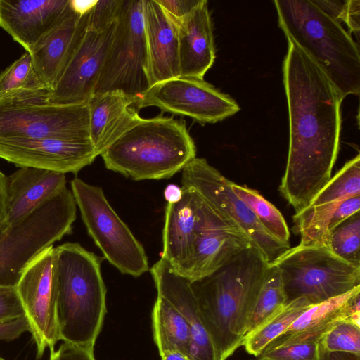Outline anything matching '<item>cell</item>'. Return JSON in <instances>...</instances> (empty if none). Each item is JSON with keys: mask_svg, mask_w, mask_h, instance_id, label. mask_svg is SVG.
Here are the masks:
<instances>
[{"mask_svg": "<svg viewBox=\"0 0 360 360\" xmlns=\"http://www.w3.org/2000/svg\"><path fill=\"white\" fill-rule=\"evenodd\" d=\"M288 41L283 75L290 139L279 191L297 212L332 177L344 98L321 68L295 43Z\"/></svg>", "mask_w": 360, "mask_h": 360, "instance_id": "obj_1", "label": "cell"}, {"mask_svg": "<svg viewBox=\"0 0 360 360\" xmlns=\"http://www.w3.org/2000/svg\"><path fill=\"white\" fill-rule=\"evenodd\" d=\"M269 264L251 247L211 275L191 283L202 321L223 360L243 344Z\"/></svg>", "mask_w": 360, "mask_h": 360, "instance_id": "obj_2", "label": "cell"}, {"mask_svg": "<svg viewBox=\"0 0 360 360\" xmlns=\"http://www.w3.org/2000/svg\"><path fill=\"white\" fill-rule=\"evenodd\" d=\"M105 167L134 181L169 179L196 158L184 120L141 117L101 154Z\"/></svg>", "mask_w": 360, "mask_h": 360, "instance_id": "obj_3", "label": "cell"}, {"mask_svg": "<svg viewBox=\"0 0 360 360\" xmlns=\"http://www.w3.org/2000/svg\"><path fill=\"white\" fill-rule=\"evenodd\" d=\"M278 25L288 41L302 49L325 72L343 98L359 94L360 53L341 23L313 0L274 1Z\"/></svg>", "mask_w": 360, "mask_h": 360, "instance_id": "obj_4", "label": "cell"}, {"mask_svg": "<svg viewBox=\"0 0 360 360\" xmlns=\"http://www.w3.org/2000/svg\"><path fill=\"white\" fill-rule=\"evenodd\" d=\"M56 250L60 340L94 352L106 314L102 259L77 243Z\"/></svg>", "mask_w": 360, "mask_h": 360, "instance_id": "obj_5", "label": "cell"}, {"mask_svg": "<svg viewBox=\"0 0 360 360\" xmlns=\"http://www.w3.org/2000/svg\"><path fill=\"white\" fill-rule=\"evenodd\" d=\"M49 91L20 89L0 95V141H90L87 102L52 104Z\"/></svg>", "mask_w": 360, "mask_h": 360, "instance_id": "obj_6", "label": "cell"}, {"mask_svg": "<svg viewBox=\"0 0 360 360\" xmlns=\"http://www.w3.org/2000/svg\"><path fill=\"white\" fill-rule=\"evenodd\" d=\"M76 202L65 188L19 223L0 233V286L15 287L29 262L43 250L70 233Z\"/></svg>", "mask_w": 360, "mask_h": 360, "instance_id": "obj_7", "label": "cell"}, {"mask_svg": "<svg viewBox=\"0 0 360 360\" xmlns=\"http://www.w3.org/2000/svg\"><path fill=\"white\" fill-rule=\"evenodd\" d=\"M271 264L280 271L285 304L304 298L315 304L360 285V267L342 259L326 245L299 244Z\"/></svg>", "mask_w": 360, "mask_h": 360, "instance_id": "obj_8", "label": "cell"}, {"mask_svg": "<svg viewBox=\"0 0 360 360\" xmlns=\"http://www.w3.org/2000/svg\"><path fill=\"white\" fill-rule=\"evenodd\" d=\"M71 191L89 235L121 273L139 277L149 270L143 247L107 200L101 188L79 178Z\"/></svg>", "mask_w": 360, "mask_h": 360, "instance_id": "obj_9", "label": "cell"}, {"mask_svg": "<svg viewBox=\"0 0 360 360\" xmlns=\"http://www.w3.org/2000/svg\"><path fill=\"white\" fill-rule=\"evenodd\" d=\"M182 189L194 192L205 202L233 222L252 245L271 264L290 248L269 234L249 207L232 191L231 181L204 158H195L181 170Z\"/></svg>", "mask_w": 360, "mask_h": 360, "instance_id": "obj_10", "label": "cell"}, {"mask_svg": "<svg viewBox=\"0 0 360 360\" xmlns=\"http://www.w3.org/2000/svg\"><path fill=\"white\" fill-rule=\"evenodd\" d=\"M143 4V0H122L113 40L94 94L121 90L137 96L148 88Z\"/></svg>", "mask_w": 360, "mask_h": 360, "instance_id": "obj_11", "label": "cell"}, {"mask_svg": "<svg viewBox=\"0 0 360 360\" xmlns=\"http://www.w3.org/2000/svg\"><path fill=\"white\" fill-rule=\"evenodd\" d=\"M15 290L36 345L37 359L60 340L58 321L57 255L53 245L34 257L22 270Z\"/></svg>", "mask_w": 360, "mask_h": 360, "instance_id": "obj_12", "label": "cell"}, {"mask_svg": "<svg viewBox=\"0 0 360 360\" xmlns=\"http://www.w3.org/2000/svg\"><path fill=\"white\" fill-rule=\"evenodd\" d=\"M134 106L136 110L156 107L202 124L221 121L240 110L235 100L203 79L181 76L148 87L136 96Z\"/></svg>", "mask_w": 360, "mask_h": 360, "instance_id": "obj_13", "label": "cell"}, {"mask_svg": "<svg viewBox=\"0 0 360 360\" xmlns=\"http://www.w3.org/2000/svg\"><path fill=\"white\" fill-rule=\"evenodd\" d=\"M196 196V239L192 257L183 275L191 283L211 275L240 252L253 247L243 231Z\"/></svg>", "mask_w": 360, "mask_h": 360, "instance_id": "obj_14", "label": "cell"}, {"mask_svg": "<svg viewBox=\"0 0 360 360\" xmlns=\"http://www.w3.org/2000/svg\"><path fill=\"white\" fill-rule=\"evenodd\" d=\"M117 20L101 31L86 30L61 76L49 91L55 105L86 103L94 94L107 59Z\"/></svg>", "mask_w": 360, "mask_h": 360, "instance_id": "obj_15", "label": "cell"}, {"mask_svg": "<svg viewBox=\"0 0 360 360\" xmlns=\"http://www.w3.org/2000/svg\"><path fill=\"white\" fill-rule=\"evenodd\" d=\"M360 195V155L357 154L330 178L307 206L293 216L302 245L328 243V224L338 205L346 198Z\"/></svg>", "mask_w": 360, "mask_h": 360, "instance_id": "obj_16", "label": "cell"}, {"mask_svg": "<svg viewBox=\"0 0 360 360\" xmlns=\"http://www.w3.org/2000/svg\"><path fill=\"white\" fill-rule=\"evenodd\" d=\"M93 2L72 0L63 19L30 53L34 69L50 91L61 76L86 30Z\"/></svg>", "mask_w": 360, "mask_h": 360, "instance_id": "obj_17", "label": "cell"}, {"mask_svg": "<svg viewBox=\"0 0 360 360\" xmlns=\"http://www.w3.org/2000/svg\"><path fill=\"white\" fill-rule=\"evenodd\" d=\"M98 156L90 141L58 139L0 141V158L20 167L77 174Z\"/></svg>", "mask_w": 360, "mask_h": 360, "instance_id": "obj_18", "label": "cell"}, {"mask_svg": "<svg viewBox=\"0 0 360 360\" xmlns=\"http://www.w3.org/2000/svg\"><path fill=\"white\" fill-rule=\"evenodd\" d=\"M158 295L169 302L186 321L191 334V360H223L202 321L191 283L160 259L150 269Z\"/></svg>", "mask_w": 360, "mask_h": 360, "instance_id": "obj_19", "label": "cell"}, {"mask_svg": "<svg viewBox=\"0 0 360 360\" xmlns=\"http://www.w3.org/2000/svg\"><path fill=\"white\" fill-rule=\"evenodd\" d=\"M143 15L146 75L150 87L180 77L178 29L176 20L156 0H143Z\"/></svg>", "mask_w": 360, "mask_h": 360, "instance_id": "obj_20", "label": "cell"}, {"mask_svg": "<svg viewBox=\"0 0 360 360\" xmlns=\"http://www.w3.org/2000/svg\"><path fill=\"white\" fill-rule=\"evenodd\" d=\"M72 0H0V27L27 52L63 19Z\"/></svg>", "mask_w": 360, "mask_h": 360, "instance_id": "obj_21", "label": "cell"}, {"mask_svg": "<svg viewBox=\"0 0 360 360\" xmlns=\"http://www.w3.org/2000/svg\"><path fill=\"white\" fill-rule=\"evenodd\" d=\"M6 225L25 219L66 187L65 174L34 167H20L7 176Z\"/></svg>", "mask_w": 360, "mask_h": 360, "instance_id": "obj_22", "label": "cell"}, {"mask_svg": "<svg viewBox=\"0 0 360 360\" xmlns=\"http://www.w3.org/2000/svg\"><path fill=\"white\" fill-rule=\"evenodd\" d=\"M176 24L180 76L203 79L215 59L213 27L207 1L200 0Z\"/></svg>", "mask_w": 360, "mask_h": 360, "instance_id": "obj_23", "label": "cell"}, {"mask_svg": "<svg viewBox=\"0 0 360 360\" xmlns=\"http://www.w3.org/2000/svg\"><path fill=\"white\" fill-rule=\"evenodd\" d=\"M182 191L178 202L166 206L161 256L181 276L193 253L198 224V198L189 189Z\"/></svg>", "mask_w": 360, "mask_h": 360, "instance_id": "obj_24", "label": "cell"}, {"mask_svg": "<svg viewBox=\"0 0 360 360\" xmlns=\"http://www.w3.org/2000/svg\"><path fill=\"white\" fill-rule=\"evenodd\" d=\"M135 102L136 96L121 90L94 94L88 100L89 137L98 155L141 118Z\"/></svg>", "mask_w": 360, "mask_h": 360, "instance_id": "obj_25", "label": "cell"}, {"mask_svg": "<svg viewBox=\"0 0 360 360\" xmlns=\"http://www.w3.org/2000/svg\"><path fill=\"white\" fill-rule=\"evenodd\" d=\"M359 294L360 285L343 295L310 305L264 350L298 343L319 344L333 325L348 318L350 304Z\"/></svg>", "mask_w": 360, "mask_h": 360, "instance_id": "obj_26", "label": "cell"}, {"mask_svg": "<svg viewBox=\"0 0 360 360\" xmlns=\"http://www.w3.org/2000/svg\"><path fill=\"white\" fill-rule=\"evenodd\" d=\"M154 341L159 354L165 350H179L188 356L191 334L181 314L165 298L158 295L152 311Z\"/></svg>", "mask_w": 360, "mask_h": 360, "instance_id": "obj_27", "label": "cell"}, {"mask_svg": "<svg viewBox=\"0 0 360 360\" xmlns=\"http://www.w3.org/2000/svg\"><path fill=\"white\" fill-rule=\"evenodd\" d=\"M311 304L304 298H297L285 304L245 336L243 345L246 352L258 357Z\"/></svg>", "mask_w": 360, "mask_h": 360, "instance_id": "obj_28", "label": "cell"}, {"mask_svg": "<svg viewBox=\"0 0 360 360\" xmlns=\"http://www.w3.org/2000/svg\"><path fill=\"white\" fill-rule=\"evenodd\" d=\"M231 188L236 195L252 211L264 229L276 239L290 244V231L280 211L257 191L232 181Z\"/></svg>", "mask_w": 360, "mask_h": 360, "instance_id": "obj_29", "label": "cell"}, {"mask_svg": "<svg viewBox=\"0 0 360 360\" xmlns=\"http://www.w3.org/2000/svg\"><path fill=\"white\" fill-rule=\"evenodd\" d=\"M285 304V297L280 271L274 264H269L248 320L247 335Z\"/></svg>", "mask_w": 360, "mask_h": 360, "instance_id": "obj_30", "label": "cell"}, {"mask_svg": "<svg viewBox=\"0 0 360 360\" xmlns=\"http://www.w3.org/2000/svg\"><path fill=\"white\" fill-rule=\"evenodd\" d=\"M328 245L338 256L360 267V212L352 215L328 233Z\"/></svg>", "mask_w": 360, "mask_h": 360, "instance_id": "obj_31", "label": "cell"}, {"mask_svg": "<svg viewBox=\"0 0 360 360\" xmlns=\"http://www.w3.org/2000/svg\"><path fill=\"white\" fill-rule=\"evenodd\" d=\"M48 89L37 76L29 52L25 51L0 73V95L20 89Z\"/></svg>", "mask_w": 360, "mask_h": 360, "instance_id": "obj_32", "label": "cell"}, {"mask_svg": "<svg viewBox=\"0 0 360 360\" xmlns=\"http://www.w3.org/2000/svg\"><path fill=\"white\" fill-rule=\"evenodd\" d=\"M319 345L326 351L360 354V327L347 319H342L328 329Z\"/></svg>", "mask_w": 360, "mask_h": 360, "instance_id": "obj_33", "label": "cell"}, {"mask_svg": "<svg viewBox=\"0 0 360 360\" xmlns=\"http://www.w3.org/2000/svg\"><path fill=\"white\" fill-rule=\"evenodd\" d=\"M122 0L94 1L89 11L87 30L101 31L115 22Z\"/></svg>", "mask_w": 360, "mask_h": 360, "instance_id": "obj_34", "label": "cell"}, {"mask_svg": "<svg viewBox=\"0 0 360 360\" xmlns=\"http://www.w3.org/2000/svg\"><path fill=\"white\" fill-rule=\"evenodd\" d=\"M259 356L269 360H319V345L292 344L264 350Z\"/></svg>", "mask_w": 360, "mask_h": 360, "instance_id": "obj_35", "label": "cell"}, {"mask_svg": "<svg viewBox=\"0 0 360 360\" xmlns=\"http://www.w3.org/2000/svg\"><path fill=\"white\" fill-rule=\"evenodd\" d=\"M25 316L24 309L13 286H0V321Z\"/></svg>", "mask_w": 360, "mask_h": 360, "instance_id": "obj_36", "label": "cell"}, {"mask_svg": "<svg viewBox=\"0 0 360 360\" xmlns=\"http://www.w3.org/2000/svg\"><path fill=\"white\" fill-rule=\"evenodd\" d=\"M49 360H96L94 352L63 342L53 352Z\"/></svg>", "mask_w": 360, "mask_h": 360, "instance_id": "obj_37", "label": "cell"}, {"mask_svg": "<svg viewBox=\"0 0 360 360\" xmlns=\"http://www.w3.org/2000/svg\"><path fill=\"white\" fill-rule=\"evenodd\" d=\"M26 332H30V328L25 316L0 321V340L12 341Z\"/></svg>", "mask_w": 360, "mask_h": 360, "instance_id": "obj_38", "label": "cell"}, {"mask_svg": "<svg viewBox=\"0 0 360 360\" xmlns=\"http://www.w3.org/2000/svg\"><path fill=\"white\" fill-rule=\"evenodd\" d=\"M158 4L174 20H181L191 12L200 0H156Z\"/></svg>", "mask_w": 360, "mask_h": 360, "instance_id": "obj_39", "label": "cell"}, {"mask_svg": "<svg viewBox=\"0 0 360 360\" xmlns=\"http://www.w3.org/2000/svg\"><path fill=\"white\" fill-rule=\"evenodd\" d=\"M360 195L344 200L334 212L328 224L329 231L352 215L359 212Z\"/></svg>", "mask_w": 360, "mask_h": 360, "instance_id": "obj_40", "label": "cell"}, {"mask_svg": "<svg viewBox=\"0 0 360 360\" xmlns=\"http://www.w3.org/2000/svg\"><path fill=\"white\" fill-rule=\"evenodd\" d=\"M360 1L347 0L341 20L347 24L349 30L357 34L359 32Z\"/></svg>", "mask_w": 360, "mask_h": 360, "instance_id": "obj_41", "label": "cell"}, {"mask_svg": "<svg viewBox=\"0 0 360 360\" xmlns=\"http://www.w3.org/2000/svg\"><path fill=\"white\" fill-rule=\"evenodd\" d=\"M7 176L0 170V233L7 228Z\"/></svg>", "mask_w": 360, "mask_h": 360, "instance_id": "obj_42", "label": "cell"}, {"mask_svg": "<svg viewBox=\"0 0 360 360\" xmlns=\"http://www.w3.org/2000/svg\"><path fill=\"white\" fill-rule=\"evenodd\" d=\"M319 360H360V354L326 351L319 346Z\"/></svg>", "mask_w": 360, "mask_h": 360, "instance_id": "obj_43", "label": "cell"}, {"mask_svg": "<svg viewBox=\"0 0 360 360\" xmlns=\"http://www.w3.org/2000/svg\"><path fill=\"white\" fill-rule=\"evenodd\" d=\"M183 191L181 187L169 184L164 191V195L167 203H175L178 202L182 197Z\"/></svg>", "mask_w": 360, "mask_h": 360, "instance_id": "obj_44", "label": "cell"}, {"mask_svg": "<svg viewBox=\"0 0 360 360\" xmlns=\"http://www.w3.org/2000/svg\"><path fill=\"white\" fill-rule=\"evenodd\" d=\"M160 356L161 360H191L186 354L176 349L163 351Z\"/></svg>", "mask_w": 360, "mask_h": 360, "instance_id": "obj_45", "label": "cell"}, {"mask_svg": "<svg viewBox=\"0 0 360 360\" xmlns=\"http://www.w3.org/2000/svg\"><path fill=\"white\" fill-rule=\"evenodd\" d=\"M256 360H269L263 356H259Z\"/></svg>", "mask_w": 360, "mask_h": 360, "instance_id": "obj_46", "label": "cell"}, {"mask_svg": "<svg viewBox=\"0 0 360 360\" xmlns=\"http://www.w3.org/2000/svg\"><path fill=\"white\" fill-rule=\"evenodd\" d=\"M0 360H5V359L0 356Z\"/></svg>", "mask_w": 360, "mask_h": 360, "instance_id": "obj_47", "label": "cell"}]
</instances>
